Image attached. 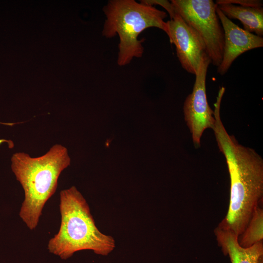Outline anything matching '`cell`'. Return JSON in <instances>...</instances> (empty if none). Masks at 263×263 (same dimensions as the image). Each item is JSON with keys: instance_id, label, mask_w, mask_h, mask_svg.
I'll return each instance as SVG.
<instances>
[{"instance_id": "cell-4", "label": "cell", "mask_w": 263, "mask_h": 263, "mask_svg": "<svg viewBox=\"0 0 263 263\" xmlns=\"http://www.w3.org/2000/svg\"><path fill=\"white\" fill-rule=\"evenodd\" d=\"M103 11L106 18L102 35L109 38L117 35L119 38L117 64L120 66L129 64L134 57L142 56L144 39L138 38L145 30L156 27L168 35L164 21L167 14L154 6L134 0H110Z\"/></svg>"}, {"instance_id": "cell-10", "label": "cell", "mask_w": 263, "mask_h": 263, "mask_svg": "<svg viewBox=\"0 0 263 263\" xmlns=\"http://www.w3.org/2000/svg\"><path fill=\"white\" fill-rule=\"evenodd\" d=\"M217 7L229 19L240 20L244 30L263 37V8L244 7L230 3H221Z\"/></svg>"}, {"instance_id": "cell-12", "label": "cell", "mask_w": 263, "mask_h": 263, "mask_svg": "<svg viewBox=\"0 0 263 263\" xmlns=\"http://www.w3.org/2000/svg\"><path fill=\"white\" fill-rule=\"evenodd\" d=\"M140 3L150 6H154L156 5H160L164 8L168 12L170 19H172L176 13L171 2L166 0H141Z\"/></svg>"}, {"instance_id": "cell-3", "label": "cell", "mask_w": 263, "mask_h": 263, "mask_svg": "<svg viewBox=\"0 0 263 263\" xmlns=\"http://www.w3.org/2000/svg\"><path fill=\"white\" fill-rule=\"evenodd\" d=\"M59 210L60 227L48 242L50 253L65 260L81 250L106 256L114 250V239L98 229L88 204L75 186L60 191Z\"/></svg>"}, {"instance_id": "cell-13", "label": "cell", "mask_w": 263, "mask_h": 263, "mask_svg": "<svg viewBox=\"0 0 263 263\" xmlns=\"http://www.w3.org/2000/svg\"><path fill=\"white\" fill-rule=\"evenodd\" d=\"M217 5L221 3H230L244 7H263V0H217Z\"/></svg>"}, {"instance_id": "cell-6", "label": "cell", "mask_w": 263, "mask_h": 263, "mask_svg": "<svg viewBox=\"0 0 263 263\" xmlns=\"http://www.w3.org/2000/svg\"><path fill=\"white\" fill-rule=\"evenodd\" d=\"M211 61L205 54L195 75L192 93L186 98L183 110L185 120L191 133L196 148L200 146L201 137L205 130L214 126V112L209 107L206 94V76Z\"/></svg>"}, {"instance_id": "cell-7", "label": "cell", "mask_w": 263, "mask_h": 263, "mask_svg": "<svg viewBox=\"0 0 263 263\" xmlns=\"http://www.w3.org/2000/svg\"><path fill=\"white\" fill-rule=\"evenodd\" d=\"M170 42L175 45L182 68L195 75L206 53L205 44L198 33L176 13L166 21Z\"/></svg>"}, {"instance_id": "cell-1", "label": "cell", "mask_w": 263, "mask_h": 263, "mask_svg": "<svg viewBox=\"0 0 263 263\" xmlns=\"http://www.w3.org/2000/svg\"><path fill=\"white\" fill-rule=\"evenodd\" d=\"M222 98L214 104L215 120L212 130L225 157L230 179L229 205L227 214L218 227L238 237L246 228L263 195V159L253 149L240 144L229 135L220 117Z\"/></svg>"}, {"instance_id": "cell-2", "label": "cell", "mask_w": 263, "mask_h": 263, "mask_svg": "<svg viewBox=\"0 0 263 263\" xmlns=\"http://www.w3.org/2000/svg\"><path fill=\"white\" fill-rule=\"evenodd\" d=\"M11 160L12 170L24 192L19 215L28 228L34 230L45 204L56 191L60 173L70 164L68 150L56 144L41 156L31 157L19 152L13 154Z\"/></svg>"}, {"instance_id": "cell-5", "label": "cell", "mask_w": 263, "mask_h": 263, "mask_svg": "<svg viewBox=\"0 0 263 263\" xmlns=\"http://www.w3.org/2000/svg\"><path fill=\"white\" fill-rule=\"evenodd\" d=\"M175 13L202 39L211 63L219 67L223 56L224 32L212 0H171Z\"/></svg>"}, {"instance_id": "cell-14", "label": "cell", "mask_w": 263, "mask_h": 263, "mask_svg": "<svg viewBox=\"0 0 263 263\" xmlns=\"http://www.w3.org/2000/svg\"><path fill=\"white\" fill-rule=\"evenodd\" d=\"M258 263H263V257L260 259Z\"/></svg>"}, {"instance_id": "cell-11", "label": "cell", "mask_w": 263, "mask_h": 263, "mask_svg": "<svg viewBox=\"0 0 263 263\" xmlns=\"http://www.w3.org/2000/svg\"><path fill=\"white\" fill-rule=\"evenodd\" d=\"M263 210L258 207L253 211L246 228L242 233V238L238 240L240 245L243 247L247 248L262 242L263 239Z\"/></svg>"}, {"instance_id": "cell-9", "label": "cell", "mask_w": 263, "mask_h": 263, "mask_svg": "<svg viewBox=\"0 0 263 263\" xmlns=\"http://www.w3.org/2000/svg\"><path fill=\"white\" fill-rule=\"evenodd\" d=\"M219 245L231 263H258L263 256V242L244 248L238 242L239 237L230 231L217 227L214 230Z\"/></svg>"}, {"instance_id": "cell-8", "label": "cell", "mask_w": 263, "mask_h": 263, "mask_svg": "<svg viewBox=\"0 0 263 263\" xmlns=\"http://www.w3.org/2000/svg\"><path fill=\"white\" fill-rule=\"evenodd\" d=\"M216 13L224 32L223 59L217 73L225 74L233 62L244 52L263 46V38L250 33L238 26L226 17L217 7Z\"/></svg>"}]
</instances>
